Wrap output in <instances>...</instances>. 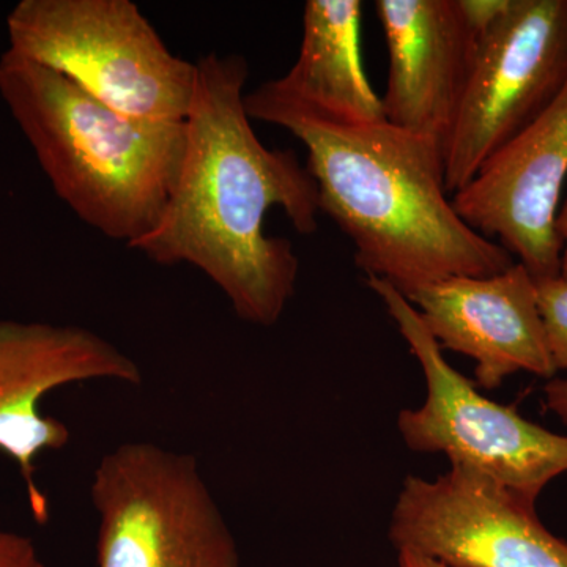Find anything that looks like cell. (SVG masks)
<instances>
[{"mask_svg": "<svg viewBox=\"0 0 567 567\" xmlns=\"http://www.w3.org/2000/svg\"><path fill=\"white\" fill-rule=\"evenodd\" d=\"M87 380L141 385L142 372L133 358L87 328L0 320V453L18 465L37 524L50 520L37 461L71 439L65 423L41 413V401L58 388Z\"/></svg>", "mask_w": 567, "mask_h": 567, "instance_id": "obj_9", "label": "cell"}, {"mask_svg": "<svg viewBox=\"0 0 567 567\" xmlns=\"http://www.w3.org/2000/svg\"><path fill=\"white\" fill-rule=\"evenodd\" d=\"M196 70L177 185L132 249L155 264L193 265L241 320L271 327L292 300L300 260L289 240L265 230L267 215L281 208L298 234H315L319 192L295 152L268 148L254 132L245 58L212 51Z\"/></svg>", "mask_w": 567, "mask_h": 567, "instance_id": "obj_1", "label": "cell"}, {"mask_svg": "<svg viewBox=\"0 0 567 567\" xmlns=\"http://www.w3.org/2000/svg\"><path fill=\"white\" fill-rule=\"evenodd\" d=\"M536 289L555 369L567 371V282L561 278L543 279L536 281Z\"/></svg>", "mask_w": 567, "mask_h": 567, "instance_id": "obj_14", "label": "cell"}, {"mask_svg": "<svg viewBox=\"0 0 567 567\" xmlns=\"http://www.w3.org/2000/svg\"><path fill=\"white\" fill-rule=\"evenodd\" d=\"M0 567H50L31 537L0 528Z\"/></svg>", "mask_w": 567, "mask_h": 567, "instance_id": "obj_15", "label": "cell"}, {"mask_svg": "<svg viewBox=\"0 0 567 567\" xmlns=\"http://www.w3.org/2000/svg\"><path fill=\"white\" fill-rule=\"evenodd\" d=\"M567 78V0H511L477 41L445 153L447 193L535 121Z\"/></svg>", "mask_w": 567, "mask_h": 567, "instance_id": "obj_7", "label": "cell"}, {"mask_svg": "<svg viewBox=\"0 0 567 567\" xmlns=\"http://www.w3.org/2000/svg\"><path fill=\"white\" fill-rule=\"evenodd\" d=\"M6 22L9 51L112 110L151 122L188 117L196 63L173 54L132 0H21Z\"/></svg>", "mask_w": 567, "mask_h": 567, "instance_id": "obj_4", "label": "cell"}, {"mask_svg": "<svg viewBox=\"0 0 567 567\" xmlns=\"http://www.w3.org/2000/svg\"><path fill=\"white\" fill-rule=\"evenodd\" d=\"M391 544L458 567H567V543L536 506L472 470L406 476L391 511Z\"/></svg>", "mask_w": 567, "mask_h": 567, "instance_id": "obj_8", "label": "cell"}, {"mask_svg": "<svg viewBox=\"0 0 567 567\" xmlns=\"http://www.w3.org/2000/svg\"><path fill=\"white\" fill-rule=\"evenodd\" d=\"M365 284L383 301L423 369V404L402 410L398 417L405 445L415 453L445 454L451 466L472 470L536 506L544 488L567 473V435L481 394L475 383L447 363L401 290L379 278H365Z\"/></svg>", "mask_w": 567, "mask_h": 567, "instance_id": "obj_5", "label": "cell"}, {"mask_svg": "<svg viewBox=\"0 0 567 567\" xmlns=\"http://www.w3.org/2000/svg\"><path fill=\"white\" fill-rule=\"evenodd\" d=\"M385 33V121L445 142L468 81L477 35L461 0H377Z\"/></svg>", "mask_w": 567, "mask_h": 567, "instance_id": "obj_12", "label": "cell"}, {"mask_svg": "<svg viewBox=\"0 0 567 567\" xmlns=\"http://www.w3.org/2000/svg\"><path fill=\"white\" fill-rule=\"evenodd\" d=\"M0 99L82 223L128 248L155 229L185 159V122L130 117L9 50Z\"/></svg>", "mask_w": 567, "mask_h": 567, "instance_id": "obj_3", "label": "cell"}, {"mask_svg": "<svg viewBox=\"0 0 567 567\" xmlns=\"http://www.w3.org/2000/svg\"><path fill=\"white\" fill-rule=\"evenodd\" d=\"M442 350L475 361L476 383L557 374L537 303L536 281L522 264L494 276H454L405 293Z\"/></svg>", "mask_w": 567, "mask_h": 567, "instance_id": "obj_11", "label": "cell"}, {"mask_svg": "<svg viewBox=\"0 0 567 567\" xmlns=\"http://www.w3.org/2000/svg\"><path fill=\"white\" fill-rule=\"evenodd\" d=\"M245 104L251 121L281 126L305 145L320 213L352 241L354 262L368 278L405 295L454 276L503 274L516 264L458 215L435 137L386 121H338L279 80L262 82Z\"/></svg>", "mask_w": 567, "mask_h": 567, "instance_id": "obj_2", "label": "cell"}, {"mask_svg": "<svg viewBox=\"0 0 567 567\" xmlns=\"http://www.w3.org/2000/svg\"><path fill=\"white\" fill-rule=\"evenodd\" d=\"M96 567H241L218 503L189 454L130 442L93 472Z\"/></svg>", "mask_w": 567, "mask_h": 567, "instance_id": "obj_6", "label": "cell"}, {"mask_svg": "<svg viewBox=\"0 0 567 567\" xmlns=\"http://www.w3.org/2000/svg\"><path fill=\"white\" fill-rule=\"evenodd\" d=\"M566 177L567 78L535 121L453 194V204L470 227L498 238L535 281L559 278L555 216Z\"/></svg>", "mask_w": 567, "mask_h": 567, "instance_id": "obj_10", "label": "cell"}, {"mask_svg": "<svg viewBox=\"0 0 567 567\" xmlns=\"http://www.w3.org/2000/svg\"><path fill=\"white\" fill-rule=\"evenodd\" d=\"M361 17L360 0H308L300 52L292 69L278 80L338 121L383 122L382 99L361 62Z\"/></svg>", "mask_w": 567, "mask_h": 567, "instance_id": "obj_13", "label": "cell"}, {"mask_svg": "<svg viewBox=\"0 0 567 567\" xmlns=\"http://www.w3.org/2000/svg\"><path fill=\"white\" fill-rule=\"evenodd\" d=\"M398 567H458L443 559L423 554V551L412 550V548H401L398 550Z\"/></svg>", "mask_w": 567, "mask_h": 567, "instance_id": "obj_17", "label": "cell"}, {"mask_svg": "<svg viewBox=\"0 0 567 567\" xmlns=\"http://www.w3.org/2000/svg\"><path fill=\"white\" fill-rule=\"evenodd\" d=\"M546 406L567 425V377L555 379L544 388Z\"/></svg>", "mask_w": 567, "mask_h": 567, "instance_id": "obj_16", "label": "cell"}, {"mask_svg": "<svg viewBox=\"0 0 567 567\" xmlns=\"http://www.w3.org/2000/svg\"><path fill=\"white\" fill-rule=\"evenodd\" d=\"M555 234L561 244V265H559V278L567 282V199L558 208L555 216Z\"/></svg>", "mask_w": 567, "mask_h": 567, "instance_id": "obj_18", "label": "cell"}]
</instances>
